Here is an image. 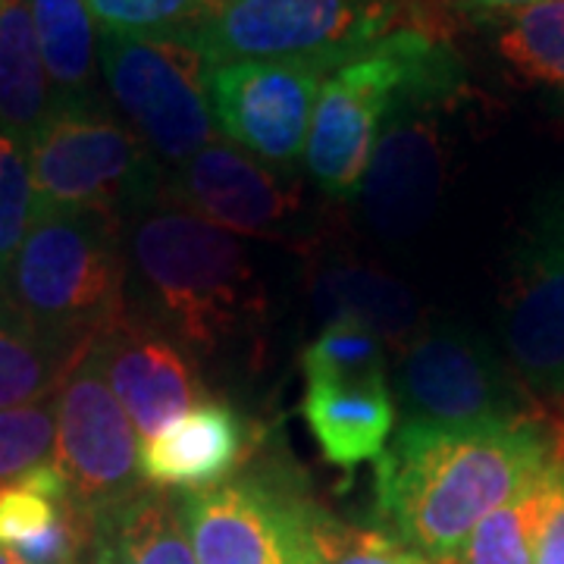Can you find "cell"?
<instances>
[{"mask_svg":"<svg viewBox=\"0 0 564 564\" xmlns=\"http://www.w3.org/2000/svg\"><path fill=\"white\" fill-rule=\"evenodd\" d=\"M555 445L558 423L540 411L470 426L402 421L377 458V518L430 564H452L470 533L552 464Z\"/></svg>","mask_w":564,"mask_h":564,"instance_id":"obj_1","label":"cell"},{"mask_svg":"<svg viewBox=\"0 0 564 564\" xmlns=\"http://www.w3.org/2000/svg\"><path fill=\"white\" fill-rule=\"evenodd\" d=\"M122 239L141 317L195 358L248 343L267 321L258 263L232 232L163 198L126 223Z\"/></svg>","mask_w":564,"mask_h":564,"instance_id":"obj_2","label":"cell"},{"mask_svg":"<svg viewBox=\"0 0 564 564\" xmlns=\"http://www.w3.org/2000/svg\"><path fill=\"white\" fill-rule=\"evenodd\" d=\"M126 223L91 210H39L3 295L44 339L79 355L129 314Z\"/></svg>","mask_w":564,"mask_h":564,"instance_id":"obj_3","label":"cell"},{"mask_svg":"<svg viewBox=\"0 0 564 564\" xmlns=\"http://www.w3.org/2000/svg\"><path fill=\"white\" fill-rule=\"evenodd\" d=\"M462 63L423 25H402L323 82L304 148V166L323 195L348 202L361 192L392 107L421 88L462 91Z\"/></svg>","mask_w":564,"mask_h":564,"instance_id":"obj_4","label":"cell"},{"mask_svg":"<svg viewBox=\"0 0 564 564\" xmlns=\"http://www.w3.org/2000/svg\"><path fill=\"white\" fill-rule=\"evenodd\" d=\"M35 214L91 210L129 223L166 195V170L98 98L54 104L29 141Z\"/></svg>","mask_w":564,"mask_h":564,"instance_id":"obj_5","label":"cell"},{"mask_svg":"<svg viewBox=\"0 0 564 564\" xmlns=\"http://www.w3.org/2000/svg\"><path fill=\"white\" fill-rule=\"evenodd\" d=\"M198 564H323V508L285 464H254L232 480L180 492Z\"/></svg>","mask_w":564,"mask_h":564,"instance_id":"obj_6","label":"cell"},{"mask_svg":"<svg viewBox=\"0 0 564 564\" xmlns=\"http://www.w3.org/2000/svg\"><path fill=\"white\" fill-rule=\"evenodd\" d=\"M408 0H223L180 29L210 63L326 61L345 66L402 29Z\"/></svg>","mask_w":564,"mask_h":564,"instance_id":"obj_7","label":"cell"},{"mask_svg":"<svg viewBox=\"0 0 564 564\" xmlns=\"http://www.w3.org/2000/svg\"><path fill=\"white\" fill-rule=\"evenodd\" d=\"M98 61L122 117L166 173L217 141L207 104L210 61L185 32H101Z\"/></svg>","mask_w":564,"mask_h":564,"instance_id":"obj_8","label":"cell"},{"mask_svg":"<svg viewBox=\"0 0 564 564\" xmlns=\"http://www.w3.org/2000/svg\"><path fill=\"white\" fill-rule=\"evenodd\" d=\"M395 404L404 421L470 426L533 414V399L502 355L462 323L421 326L395 364Z\"/></svg>","mask_w":564,"mask_h":564,"instance_id":"obj_9","label":"cell"},{"mask_svg":"<svg viewBox=\"0 0 564 564\" xmlns=\"http://www.w3.org/2000/svg\"><path fill=\"white\" fill-rule=\"evenodd\" d=\"M505 361L536 404H564V192L533 207L502 295Z\"/></svg>","mask_w":564,"mask_h":564,"instance_id":"obj_10","label":"cell"},{"mask_svg":"<svg viewBox=\"0 0 564 564\" xmlns=\"http://www.w3.org/2000/svg\"><path fill=\"white\" fill-rule=\"evenodd\" d=\"M163 198L232 236L295 248L321 239L292 170L258 161L229 141L217 139L180 170H170Z\"/></svg>","mask_w":564,"mask_h":564,"instance_id":"obj_11","label":"cell"},{"mask_svg":"<svg viewBox=\"0 0 564 564\" xmlns=\"http://www.w3.org/2000/svg\"><path fill=\"white\" fill-rule=\"evenodd\" d=\"M139 458V430L110 392L88 345L57 389L54 462L61 464L82 511L110 518L148 489Z\"/></svg>","mask_w":564,"mask_h":564,"instance_id":"obj_12","label":"cell"},{"mask_svg":"<svg viewBox=\"0 0 564 564\" xmlns=\"http://www.w3.org/2000/svg\"><path fill=\"white\" fill-rule=\"evenodd\" d=\"M339 66L326 61L210 63L207 104L223 139L251 158L295 170L323 82Z\"/></svg>","mask_w":564,"mask_h":564,"instance_id":"obj_13","label":"cell"},{"mask_svg":"<svg viewBox=\"0 0 564 564\" xmlns=\"http://www.w3.org/2000/svg\"><path fill=\"white\" fill-rule=\"evenodd\" d=\"M458 91L421 88L392 107L361 182L364 220L383 242L414 239L445 185L443 107Z\"/></svg>","mask_w":564,"mask_h":564,"instance_id":"obj_14","label":"cell"},{"mask_svg":"<svg viewBox=\"0 0 564 564\" xmlns=\"http://www.w3.org/2000/svg\"><path fill=\"white\" fill-rule=\"evenodd\" d=\"M91 355L141 440L207 399L198 358L132 307L91 343Z\"/></svg>","mask_w":564,"mask_h":564,"instance_id":"obj_15","label":"cell"},{"mask_svg":"<svg viewBox=\"0 0 564 564\" xmlns=\"http://www.w3.org/2000/svg\"><path fill=\"white\" fill-rule=\"evenodd\" d=\"M261 443V423L251 421L239 404L207 395L141 440V480L161 492L210 489L245 470Z\"/></svg>","mask_w":564,"mask_h":564,"instance_id":"obj_16","label":"cell"},{"mask_svg":"<svg viewBox=\"0 0 564 564\" xmlns=\"http://www.w3.org/2000/svg\"><path fill=\"white\" fill-rule=\"evenodd\" d=\"M302 417L323 458L339 470H355L383 455L399 404L389 377L304 373Z\"/></svg>","mask_w":564,"mask_h":564,"instance_id":"obj_17","label":"cell"},{"mask_svg":"<svg viewBox=\"0 0 564 564\" xmlns=\"http://www.w3.org/2000/svg\"><path fill=\"white\" fill-rule=\"evenodd\" d=\"M311 302L323 321L348 317L399 348L421 329V304L395 276L358 261H326L311 270Z\"/></svg>","mask_w":564,"mask_h":564,"instance_id":"obj_18","label":"cell"},{"mask_svg":"<svg viewBox=\"0 0 564 564\" xmlns=\"http://www.w3.org/2000/svg\"><path fill=\"white\" fill-rule=\"evenodd\" d=\"M54 110V88L41 61L25 0L0 3V129L25 144Z\"/></svg>","mask_w":564,"mask_h":564,"instance_id":"obj_19","label":"cell"},{"mask_svg":"<svg viewBox=\"0 0 564 564\" xmlns=\"http://www.w3.org/2000/svg\"><path fill=\"white\" fill-rule=\"evenodd\" d=\"M54 104L95 98L98 22L85 0H25Z\"/></svg>","mask_w":564,"mask_h":564,"instance_id":"obj_20","label":"cell"},{"mask_svg":"<svg viewBox=\"0 0 564 564\" xmlns=\"http://www.w3.org/2000/svg\"><path fill=\"white\" fill-rule=\"evenodd\" d=\"M79 355L44 339L0 289V411L57 395Z\"/></svg>","mask_w":564,"mask_h":564,"instance_id":"obj_21","label":"cell"},{"mask_svg":"<svg viewBox=\"0 0 564 564\" xmlns=\"http://www.w3.org/2000/svg\"><path fill=\"white\" fill-rule=\"evenodd\" d=\"M552 511L549 467L536 480L514 492L470 533L462 555L452 564H536L540 540Z\"/></svg>","mask_w":564,"mask_h":564,"instance_id":"obj_22","label":"cell"},{"mask_svg":"<svg viewBox=\"0 0 564 564\" xmlns=\"http://www.w3.org/2000/svg\"><path fill=\"white\" fill-rule=\"evenodd\" d=\"M122 564H198L182 524L180 496L144 489L110 514Z\"/></svg>","mask_w":564,"mask_h":564,"instance_id":"obj_23","label":"cell"},{"mask_svg":"<svg viewBox=\"0 0 564 564\" xmlns=\"http://www.w3.org/2000/svg\"><path fill=\"white\" fill-rule=\"evenodd\" d=\"M496 47L524 79L564 88V0H545L505 17Z\"/></svg>","mask_w":564,"mask_h":564,"instance_id":"obj_24","label":"cell"},{"mask_svg":"<svg viewBox=\"0 0 564 564\" xmlns=\"http://www.w3.org/2000/svg\"><path fill=\"white\" fill-rule=\"evenodd\" d=\"M73 502L69 480L57 462H44L20 480L0 484V549H13L54 524Z\"/></svg>","mask_w":564,"mask_h":564,"instance_id":"obj_25","label":"cell"},{"mask_svg":"<svg viewBox=\"0 0 564 564\" xmlns=\"http://www.w3.org/2000/svg\"><path fill=\"white\" fill-rule=\"evenodd\" d=\"M302 373H343V377H389L386 343L358 321L336 317L323 323L317 339L304 348Z\"/></svg>","mask_w":564,"mask_h":564,"instance_id":"obj_26","label":"cell"},{"mask_svg":"<svg viewBox=\"0 0 564 564\" xmlns=\"http://www.w3.org/2000/svg\"><path fill=\"white\" fill-rule=\"evenodd\" d=\"M35 220V185L29 144L0 129V282Z\"/></svg>","mask_w":564,"mask_h":564,"instance_id":"obj_27","label":"cell"},{"mask_svg":"<svg viewBox=\"0 0 564 564\" xmlns=\"http://www.w3.org/2000/svg\"><path fill=\"white\" fill-rule=\"evenodd\" d=\"M57 448V395L0 411V484L51 462Z\"/></svg>","mask_w":564,"mask_h":564,"instance_id":"obj_28","label":"cell"},{"mask_svg":"<svg viewBox=\"0 0 564 564\" xmlns=\"http://www.w3.org/2000/svg\"><path fill=\"white\" fill-rule=\"evenodd\" d=\"M101 32H122V35H161L180 32L223 0H85Z\"/></svg>","mask_w":564,"mask_h":564,"instance_id":"obj_29","label":"cell"},{"mask_svg":"<svg viewBox=\"0 0 564 564\" xmlns=\"http://www.w3.org/2000/svg\"><path fill=\"white\" fill-rule=\"evenodd\" d=\"M317 536L323 564H430L414 549L399 543L392 533L343 524L329 511H323Z\"/></svg>","mask_w":564,"mask_h":564,"instance_id":"obj_30","label":"cell"},{"mask_svg":"<svg viewBox=\"0 0 564 564\" xmlns=\"http://www.w3.org/2000/svg\"><path fill=\"white\" fill-rule=\"evenodd\" d=\"M549 477H552V511H549L543 540H540V555H536V564H564V433H562V426H558L555 458H552V464H549Z\"/></svg>","mask_w":564,"mask_h":564,"instance_id":"obj_31","label":"cell"},{"mask_svg":"<svg viewBox=\"0 0 564 564\" xmlns=\"http://www.w3.org/2000/svg\"><path fill=\"white\" fill-rule=\"evenodd\" d=\"M82 564H122L120 545H117V536H113L110 518H95V540L88 545Z\"/></svg>","mask_w":564,"mask_h":564,"instance_id":"obj_32","label":"cell"},{"mask_svg":"<svg viewBox=\"0 0 564 564\" xmlns=\"http://www.w3.org/2000/svg\"><path fill=\"white\" fill-rule=\"evenodd\" d=\"M452 7H458L464 13H474V17H511V13H521L527 7H536L545 0H445Z\"/></svg>","mask_w":564,"mask_h":564,"instance_id":"obj_33","label":"cell"},{"mask_svg":"<svg viewBox=\"0 0 564 564\" xmlns=\"http://www.w3.org/2000/svg\"><path fill=\"white\" fill-rule=\"evenodd\" d=\"M0 564H20V562H17L7 549H0Z\"/></svg>","mask_w":564,"mask_h":564,"instance_id":"obj_34","label":"cell"},{"mask_svg":"<svg viewBox=\"0 0 564 564\" xmlns=\"http://www.w3.org/2000/svg\"><path fill=\"white\" fill-rule=\"evenodd\" d=\"M558 426H562V430H564V414H562V417H558Z\"/></svg>","mask_w":564,"mask_h":564,"instance_id":"obj_35","label":"cell"},{"mask_svg":"<svg viewBox=\"0 0 564 564\" xmlns=\"http://www.w3.org/2000/svg\"><path fill=\"white\" fill-rule=\"evenodd\" d=\"M0 3H3V0H0Z\"/></svg>","mask_w":564,"mask_h":564,"instance_id":"obj_36","label":"cell"},{"mask_svg":"<svg viewBox=\"0 0 564 564\" xmlns=\"http://www.w3.org/2000/svg\"><path fill=\"white\" fill-rule=\"evenodd\" d=\"M562 433H564V430H562Z\"/></svg>","mask_w":564,"mask_h":564,"instance_id":"obj_37","label":"cell"}]
</instances>
